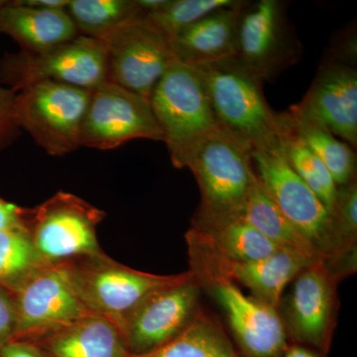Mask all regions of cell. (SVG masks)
I'll list each match as a JSON object with an SVG mask.
<instances>
[{
	"label": "cell",
	"instance_id": "20",
	"mask_svg": "<svg viewBox=\"0 0 357 357\" xmlns=\"http://www.w3.org/2000/svg\"><path fill=\"white\" fill-rule=\"evenodd\" d=\"M50 357H128L116 326L88 314L34 340Z\"/></svg>",
	"mask_w": 357,
	"mask_h": 357
},
{
	"label": "cell",
	"instance_id": "16",
	"mask_svg": "<svg viewBox=\"0 0 357 357\" xmlns=\"http://www.w3.org/2000/svg\"><path fill=\"white\" fill-rule=\"evenodd\" d=\"M198 280L222 307L229 321L230 337L241 356L281 357L287 351L291 342L278 310L246 296L237 284L227 279Z\"/></svg>",
	"mask_w": 357,
	"mask_h": 357
},
{
	"label": "cell",
	"instance_id": "28",
	"mask_svg": "<svg viewBox=\"0 0 357 357\" xmlns=\"http://www.w3.org/2000/svg\"><path fill=\"white\" fill-rule=\"evenodd\" d=\"M238 0H167L158 10L146 17L171 40L181 30L218 9L236 6Z\"/></svg>",
	"mask_w": 357,
	"mask_h": 357
},
{
	"label": "cell",
	"instance_id": "5",
	"mask_svg": "<svg viewBox=\"0 0 357 357\" xmlns=\"http://www.w3.org/2000/svg\"><path fill=\"white\" fill-rule=\"evenodd\" d=\"M105 81V43L82 35L44 51L6 53L0 60V83L16 93L45 82L91 91Z\"/></svg>",
	"mask_w": 357,
	"mask_h": 357
},
{
	"label": "cell",
	"instance_id": "30",
	"mask_svg": "<svg viewBox=\"0 0 357 357\" xmlns=\"http://www.w3.org/2000/svg\"><path fill=\"white\" fill-rule=\"evenodd\" d=\"M17 93L0 84V151L20 137L21 130L15 119Z\"/></svg>",
	"mask_w": 357,
	"mask_h": 357
},
{
	"label": "cell",
	"instance_id": "10",
	"mask_svg": "<svg viewBox=\"0 0 357 357\" xmlns=\"http://www.w3.org/2000/svg\"><path fill=\"white\" fill-rule=\"evenodd\" d=\"M191 271L198 279L222 278L248 288L255 299L279 310L289 284L312 261L301 253L280 249L255 261H236L220 255L195 229L185 234Z\"/></svg>",
	"mask_w": 357,
	"mask_h": 357
},
{
	"label": "cell",
	"instance_id": "9",
	"mask_svg": "<svg viewBox=\"0 0 357 357\" xmlns=\"http://www.w3.org/2000/svg\"><path fill=\"white\" fill-rule=\"evenodd\" d=\"M284 0L245 1L237 27L236 57L263 82L297 64L303 46Z\"/></svg>",
	"mask_w": 357,
	"mask_h": 357
},
{
	"label": "cell",
	"instance_id": "23",
	"mask_svg": "<svg viewBox=\"0 0 357 357\" xmlns=\"http://www.w3.org/2000/svg\"><path fill=\"white\" fill-rule=\"evenodd\" d=\"M213 250L236 261H255L269 257L280 249L243 218L192 225Z\"/></svg>",
	"mask_w": 357,
	"mask_h": 357
},
{
	"label": "cell",
	"instance_id": "29",
	"mask_svg": "<svg viewBox=\"0 0 357 357\" xmlns=\"http://www.w3.org/2000/svg\"><path fill=\"white\" fill-rule=\"evenodd\" d=\"M335 232L347 248H356L357 182L356 180L337 187V199L332 211Z\"/></svg>",
	"mask_w": 357,
	"mask_h": 357
},
{
	"label": "cell",
	"instance_id": "24",
	"mask_svg": "<svg viewBox=\"0 0 357 357\" xmlns=\"http://www.w3.org/2000/svg\"><path fill=\"white\" fill-rule=\"evenodd\" d=\"M285 112L294 132L321 159L337 187L356 180V154L354 148L338 140L321 124L291 109Z\"/></svg>",
	"mask_w": 357,
	"mask_h": 357
},
{
	"label": "cell",
	"instance_id": "6",
	"mask_svg": "<svg viewBox=\"0 0 357 357\" xmlns=\"http://www.w3.org/2000/svg\"><path fill=\"white\" fill-rule=\"evenodd\" d=\"M70 283L91 314L116 323L148 296L182 278L177 275H155L138 271L107 255L66 261Z\"/></svg>",
	"mask_w": 357,
	"mask_h": 357
},
{
	"label": "cell",
	"instance_id": "8",
	"mask_svg": "<svg viewBox=\"0 0 357 357\" xmlns=\"http://www.w3.org/2000/svg\"><path fill=\"white\" fill-rule=\"evenodd\" d=\"M105 211L83 199L59 192L31 208L28 232L33 246L46 264L105 255L98 241Z\"/></svg>",
	"mask_w": 357,
	"mask_h": 357
},
{
	"label": "cell",
	"instance_id": "2",
	"mask_svg": "<svg viewBox=\"0 0 357 357\" xmlns=\"http://www.w3.org/2000/svg\"><path fill=\"white\" fill-rule=\"evenodd\" d=\"M253 148L222 126L195 147L185 162L201 192L192 225L241 218L255 176Z\"/></svg>",
	"mask_w": 357,
	"mask_h": 357
},
{
	"label": "cell",
	"instance_id": "1",
	"mask_svg": "<svg viewBox=\"0 0 357 357\" xmlns=\"http://www.w3.org/2000/svg\"><path fill=\"white\" fill-rule=\"evenodd\" d=\"M196 70L220 126L243 138L255 151L281 147L280 112L263 93L264 82L236 56Z\"/></svg>",
	"mask_w": 357,
	"mask_h": 357
},
{
	"label": "cell",
	"instance_id": "32",
	"mask_svg": "<svg viewBox=\"0 0 357 357\" xmlns=\"http://www.w3.org/2000/svg\"><path fill=\"white\" fill-rule=\"evenodd\" d=\"M16 312L13 294L0 288V351L13 340Z\"/></svg>",
	"mask_w": 357,
	"mask_h": 357
},
{
	"label": "cell",
	"instance_id": "27",
	"mask_svg": "<svg viewBox=\"0 0 357 357\" xmlns=\"http://www.w3.org/2000/svg\"><path fill=\"white\" fill-rule=\"evenodd\" d=\"M46 265L27 229L0 230V288L14 294Z\"/></svg>",
	"mask_w": 357,
	"mask_h": 357
},
{
	"label": "cell",
	"instance_id": "19",
	"mask_svg": "<svg viewBox=\"0 0 357 357\" xmlns=\"http://www.w3.org/2000/svg\"><path fill=\"white\" fill-rule=\"evenodd\" d=\"M0 34L11 37L20 50L40 52L79 36L66 9L25 6L21 0H3L0 7Z\"/></svg>",
	"mask_w": 357,
	"mask_h": 357
},
{
	"label": "cell",
	"instance_id": "31",
	"mask_svg": "<svg viewBox=\"0 0 357 357\" xmlns=\"http://www.w3.org/2000/svg\"><path fill=\"white\" fill-rule=\"evenodd\" d=\"M328 60L337 61L344 64L356 66L357 62V37L356 27L338 33L335 41L326 52Z\"/></svg>",
	"mask_w": 357,
	"mask_h": 357
},
{
	"label": "cell",
	"instance_id": "4",
	"mask_svg": "<svg viewBox=\"0 0 357 357\" xmlns=\"http://www.w3.org/2000/svg\"><path fill=\"white\" fill-rule=\"evenodd\" d=\"M149 100L174 167L185 168L195 147L220 126L196 70L174 61Z\"/></svg>",
	"mask_w": 357,
	"mask_h": 357
},
{
	"label": "cell",
	"instance_id": "34",
	"mask_svg": "<svg viewBox=\"0 0 357 357\" xmlns=\"http://www.w3.org/2000/svg\"><path fill=\"white\" fill-rule=\"evenodd\" d=\"M0 357H50L38 345L25 340H11L0 351Z\"/></svg>",
	"mask_w": 357,
	"mask_h": 357
},
{
	"label": "cell",
	"instance_id": "33",
	"mask_svg": "<svg viewBox=\"0 0 357 357\" xmlns=\"http://www.w3.org/2000/svg\"><path fill=\"white\" fill-rule=\"evenodd\" d=\"M31 208H21L0 198V230L23 229L28 230Z\"/></svg>",
	"mask_w": 357,
	"mask_h": 357
},
{
	"label": "cell",
	"instance_id": "13",
	"mask_svg": "<svg viewBox=\"0 0 357 357\" xmlns=\"http://www.w3.org/2000/svg\"><path fill=\"white\" fill-rule=\"evenodd\" d=\"M135 139L164 140L150 100L110 81L91 89L81 147L112 150Z\"/></svg>",
	"mask_w": 357,
	"mask_h": 357
},
{
	"label": "cell",
	"instance_id": "35",
	"mask_svg": "<svg viewBox=\"0 0 357 357\" xmlns=\"http://www.w3.org/2000/svg\"><path fill=\"white\" fill-rule=\"evenodd\" d=\"M281 357H326L321 352L314 351L303 345L291 344L287 351L282 354Z\"/></svg>",
	"mask_w": 357,
	"mask_h": 357
},
{
	"label": "cell",
	"instance_id": "18",
	"mask_svg": "<svg viewBox=\"0 0 357 357\" xmlns=\"http://www.w3.org/2000/svg\"><path fill=\"white\" fill-rule=\"evenodd\" d=\"M218 9L181 30L170 40L174 57L183 64L196 66L236 56L237 27L244 4Z\"/></svg>",
	"mask_w": 357,
	"mask_h": 357
},
{
	"label": "cell",
	"instance_id": "26",
	"mask_svg": "<svg viewBox=\"0 0 357 357\" xmlns=\"http://www.w3.org/2000/svg\"><path fill=\"white\" fill-rule=\"evenodd\" d=\"M280 138L289 165L331 213L337 199V185L321 159L294 132L285 112H280Z\"/></svg>",
	"mask_w": 357,
	"mask_h": 357
},
{
	"label": "cell",
	"instance_id": "12",
	"mask_svg": "<svg viewBox=\"0 0 357 357\" xmlns=\"http://www.w3.org/2000/svg\"><path fill=\"white\" fill-rule=\"evenodd\" d=\"M201 284L191 270L143 300L114 324L129 354H147L178 337L199 309Z\"/></svg>",
	"mask_w": 357,
	"mask_h": 357
},
{
	"label": "cell",
	"instance_id": "17",
	"mask_svg": "<svg viewBox=\"0 0 357 357\" xmlns=\"http://www.w3.org/2000/svg\"><path fill=\"white\" fill-rule=\"evenodd\" d=\"M321 124L351 148L357 147V69L323 59L301 102L290 107Z\"/></svg>",
	"mask_w": 357,
	"mask_h": 357
},
{
	"label": "cell",
	"instance_id": "11",
	"mask_svg": "<svg viewBox=\"0 0 357 357\" xmlns=\"http://www.w3.org/2000/svg\"><path fill=\"white\" fill-rule=\"evenodd\" d=\"M340 281L323 259L314 260L294 279L279 307L283 311L278 310L291 344L328 356L337 328Z\"/></svg>",
	"mask_w": 357,
	"mask_h": 357
},
{
	"label": "cell",
	"instance_id": "3",
	"mask_svg": "<svg viewBox=\"0 0 357 357\" xmlns=\"http://www.w3.org/2000/svg\"><path fill=\"white\" fill-rule=\"evenodd\" d=\"M252 164L262 187L279 210L312 244L325 261L356 253L335 232L332 215L321 199L289 165L281 147L252 151Z\"/></svg>",
	"mask_w": 357,
	"mask_h": 357
},
{
	"label": "cell",
	"instance_id": "22",
	"mask_svg": "<svg viewBox=\"0 0 357 357\" xmlns=\"http://www.w3.org/2000/svg\"><path fill=\"white\" fill-rule=\"evenodd\" d=\"M241 218L279 248L296 251L310 259H321L306 237L294 227L270 198L256 174Z\"/></svg>",
	"mask_w": 357,
	"mask_h": 357
},
{
	"label": "cell",
	"instance_id": "21",
	"mask_svg": "<svg viewBox=\"0 0 357 357\" xmlns=\"http://www.w3.org/2000/svg\"><path fill=\"white\" fill-rule=\"evenodd\" d=\"M128 357H243L215 316L199 307L187 328L147 354Z\"/></svg>",
	"mask_w": 357,
	"mask_h": 357
},
{
	"label": "cell",
	"instance_id": "25",
	"mask_svg": "<svg viewBox=\"0 0 357 357\" xmlns=\"http://www.w3.org/2000/svg\"><path fill=\"white\" fill-rule=\"evenodd\" d=\"M66 11L79 35L100 41L124 23L145 15L137 0H70Z\"/></svg>",
	"mask_w": 357,
	"mask_h": 357
},
{
	"label": "cell",
	"instance_id": "14",
	"mask_svg": "<svg viewBox=\"0 0 357 357\" xmlns=\"http://www.w3.org/2000/svg\"><path fill=\"white\" fill-rule=\"evenodd\" d=\"M102 42L107 49V81L148 100L176 60L170 40L145 15L124 23Z\"/></svg>",
	"mask_w": 357,
	"mask_h": 357
},
{
	"label": "cell",
	"instance_id": "15",
	"mask_svg": "<svg viewBox=\"0 0 357 357\" xmlns=\"http://www.w3.org/2000/svg\"><path fill=\"white\" fill-rule=\"evenodd\" d=\"M13 296L16 312L13 340L34 342L91 314L73 288L66 262L46 265Z\"/></svg>",
	"mask_w": 357,
	"mask_h": 357
},
{
	"label": "cell",
	"instance_id": "7",
	"mask_svg": "<svg viewBox=\"0 0 357 357\" xmlns=\"http://www.w3.org/2000/svg\"><path fill=\"white\" fill-rule=\"evenodd\" d=\"M89 98L91 91L70 84H33L16 95V122L47 153L64 156L81 147Z\"/></svg>",
	"mask_w": 357,
	"mask_h": 357
}]
</instances>
